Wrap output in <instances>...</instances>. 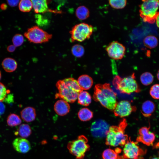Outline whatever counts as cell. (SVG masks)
Returning <instances> with one entry per match:
<instances>
[{
	"label": "cell",
	"instance_id": "cell-1",
	"mask_svg": "<svg viewBox=\"0 0 159 159\" xmlns=\"http://www.w3.org/2000/svg\"><path fill=\"white\" fill-rule=\"evenodd\" d=\"M56 86L58 92L56 94L55 98H59L71 103L77 100L79 94L83 90L77 81L71 77L58 81Z\"/></svg>",
	"mask_w": 159,
	"mask_h": 159
},
{
	"label": "cell",
	"instance_id": "cell-2",
	"mask_svg": "<svg viewBox=\"0 0 159 159\" xmlns=\"http://www.w3.org/2000/svg\"><path fill=\"white\" fill-rule=\"evenodd\" d=\"M117 94L111 89L110 84H98L94 88L93 100L111 111H113L117 102Z\"/></svg>",
	"mask_w": 159,
	"mask_h": 159
},
{
	"label": "cell",
	"instance_id": "cell-3",
	"mask_svg": "<svg viewBox=\"0 0 159 159\" xmlns=\"http://www.w3.org/2000/svg\"><path fill=\"white\" fill-rule=\"evenodd\" d=\"M127 125L126 120L123 118L118 125L110 126L106 137V145L114 147L123 146L129 138L125 132Z\"/></svg>",
	"mask_w": 159,
	"mask_h": 159
},
{
	"label": "cell",
	"instance_id": "cell-4",
	"mask_svg": "<svg viewBox=\"0 0 159 159\" xmlns=\"http://www.w3.org/2000/svg\"><path fill=\"white\" fill-rule=\"evenodd\" d=\"M112 84L121 93L130 94L133 92L138 93L140 89L135 80V74L122 78L118 75L116 76L112 81Z\"/></svg>",
	"mask_w": 159,
	"mask_h": 159
},
{
	"label": "cell",
	"instance_id": "cell-5",
	"mask_svg": "<svg viewBox=\"0 0 159 159\" xmlns=\"http://www.w3.org/2000/svg\"><path fill=\"white\" fill-rule=\"evenodd\" d=\"M140 6V15L144 21L150 24L155 22L158 13L159 0H143Z\"/></svg>",
	"mask_w": 159,
	"mask_h": 159
},
{
	"label": "cell",
	"instance_id": "cell-6",
	"mask_svg": "<svg viewBox=\"0 0 159 159\" xmlns=\"http://www.w3.org/2000/svg\"><path fill=\"white\" fill-rule=\"evenodd\" d=\"M88 140L83 135L79 136L75 140L69 142L67 147L69 153L77 159H83L85 154L90 148Z\"/></svg>",
	"mask_w": 159,
	"mask_h": 159
},
{
	"label": "cell",
	"instance_id": "cell-7",
	"mask_svg": "<svg viewBox=\"0 0 159 159\" xmlns=\"http://www.w3.org/2000/svg\"><path fill=\"white\" fill-rule=\"evenodd\" d=\"M94 31L92 26L85 23H81L73 26L70 31V41L82 42L89 39Z\"/></svg>",
	"mask_w": 159,
	"mask_h": 159
},
{
	"label": "cell",
	"instance_id": "cell-8",
	"mask_svg": "<svg viewBox=\"0 0 159 159\" xmlns=\"http://www.w3.org/2000/svg\"><path fill=\"white\" fill-rule=\"evenodd\" d=\"M24 36L30 42L41 44L48 42L52 37V35L35 26L28 29L24 33Z\"/></svg>",
	"mask_w": 159,
	"mask_h": 159
},
{
	"label": "cell",
	"instance_id": "cell-9",
	"mask_svg": "<svg viewBox=\"0 0 159 159\" xmlns=\"http://www.w3.org/2000/svg\"><path fill=\"white\" fill-rule=\"evenodd\" d=\"M138 142L131 140L129 138L123 146V159H139L146 153V150L140 148Z\"/></svg>",
	"mask_w": 159,
	"mask_h": 159
},
{
	"label": "cell",
	"instance_id": "cell-10",
	"mask_svg": "<svg viewBox=\"0 0 159 159\" xmlns=\"http://www.w3.org/2000/svg\"><path fill=\"white\" fill-rule=\"evenodd\" d=\"M110 126L105 120L102 119L96 120L92 124L90 128L92 136L97 139L106 137Z\"/></svg>",
	"mask_w": 159,
	"mask_h": 159
},
{
	"label": "cell",
	"instance_id": "cell-11",
	"mask_svg": "<svg viewBox=\"0 0 159 159\" xmlns=\"http://www.w3.org/2000/svg\"><path fill=\"white\" fill-rule=\"evenodd\" d=\"M106 50L108 56L115 60L121 59L125 52V47L117 41H114L106 47Z\"/></svg>",
	"mask_w": 159,
	"mask_h": 159
},
{
	"label": "cell",
	"instance_id": "cell-12",
	"mask_svg": "<svg viewBox=\"0 0 159 159\" xmlns=\"http://www.w3.org/2000/svg\"><path fill=\"white\" fill-rule=\"evenodd\" d=\"M136 110L135 106L131 105L130 102L122 100L117 102L113 111L115 116L124 117L129 115Z\"/></svg>",
	"mask_w": 159,
	"mask_h": 159
},
{
	"label": "cell",
	"instance_id": "cell-13",
	"mask_svg": "<svg viewBox=\"0 0 159 159\" xmlns=\"http://www.w3.org/2000/svg\"><path fill=\"white\" fill-rule=\"evenodd\" d=\"M148 127H143L140 128L136 141L141 142L148 146L152 145L155 139L154 133L150 131V125Z\"/></svg>",
	"mask_w": 159,
	"mask_h": 159
},
{
	"label": "cell",
	"instance_id": "cell-14",
	"mask_svg": "<svg viewBox=\"0 0 159 159\" xmlns=\"http://www.w3.org/2000/svg\"><path fill=\"white\" fill-rule=\"evenodd\" d=\"M33 4V8L34 12L37 14L44 13L47 12L61 13V11L54 10L49 8L48 1L46 0H31Z\"/></svg>",
	"mask_w": 159,
	"mask_h": 159
},
{
	"label": "cell",
	"instance_id": "cell-15",
	"mask_svg": "<svg viewBox=\"0 0 159 159\" xmlns=\"http://www.w3.org/2000/svg\"><path fill=\"white\" fill-rule=\"evenodd\" d=\"M12 145L16 151L20 153H26L31 149L29 141L25 138L21 137L15 139L12 142Z\"/></svg>",
	"mask_w": 159,
	"mask_h": 159
},
{
	"label": "cell",
	"instance_id": "cell-16",
	"mask_svg": "<svg viewBox=\"0 0 159 159\" xmlns=\"http://www.w3.org/2000/svg\"><path fill=\"white\" fill-rule=\"evenodd\" d=\"M54 109L58 115L63 116L68 114L70 111V106L68 102L63 100H58L54 105Z\"/></svg>",
	"mask_w": 159,
	"mask_h": 159
},
{
	"label": "cell",
	"instance_id": "cell-17",
	"mask_svg": "<svg viewBox=\"0 0 159 159\" xmlns=\"http://www.w3.org/2000/svg\"><path fill=\"white\" fill-rule=\"evenodd\" d=\"M20 115L22 119L28 122L34 120L36 116L35 109L31 107H27L23 109L20 112Z\"/></svg>",
	"mask_w": 159,
	"mask_h": 159
},
{
	"label": "cell",
	"instance_id": "cell-18",
	"mask_svg": "<svg viewBox=\"0 0 159 159\" xmlns=\"http://www.w3.org/2000/svg\"><path fill=\"white\" fill-rule=\"evenodd\" d=\"M77 81L80 86L83 90L89 89L93 84V81L92 78L86 74L80 76Z\"/></svg>",
	"mask_w": 159,
	"mask_h": 159
},
{
	"label": "cell",
	"instance_id": "cell-19",
	"mask_svg": "<svg viewBox=\"0 0 159 159\" xmlns=\"http://www.w3.org/2000/svg\"><path fill=\"white\" fill-rule=\"evenodd\" d=\"M155 108L154 103L152 101L147 100L143 104L141 112L145 117L150 116L153 112Z\"/></svg>",
	"mask_w": 159,
	"mask_h": 159
},
{
	"label": "cell",
	"instance_id": "cell-20",
	"mask_svg": "<svg viewBox=\"0 0 159 159\" xmlns=\"http://www.w3.org/2000/svg\"><path fill=\"white\" fill-rule=\"evenodd\" d=\"M2 66L6 72H11L14 71L16 69L17 64L14 59L8 57L3 60L2 63Z\"/></svg>",
	"mask_w": 159,
	"mask_h": 159
},
{
	"label": "cell",
	"instance_id": "cell-21",
	"mask_svg": "<svg viewBox=\"0 0 159 159\" xmlns=\"http://www.w3.org/2000/svg\"><path fill=\"white\" fill-rule=\"evenodd\" d=\"M32 132L31 129L29 125L23 124L19 126L15 134L16 135H19L21 138H25L29 137L31 135Z\"/></svg>",
	"mask_w": 159,
	"mask_h": 159
},
{
	"label": "cell",
	"instance_id": "cell-22",
	"mask_svg": "<svg viewBox=\"0 0 159 159\" xmlns=\"http://www.w3.org/2000/svg\"><path fill=\"white\" fill-rule=\"evenodd\" d=\"M78 102L80 105L87 106L91 103V97L87 92L82 91L79 94L78 97Z\"/></svg>",
	"mask_w": 159,
	"mask_h": 159
},
{
	"label": "cell",
	"instance_id": "cell-23",
	"mask_svg": "<svg viewBox=\"0 0 159 159\" xmlns=\"http://www.w3.org/2000/svg\"><path fill=\"white\" fill-rule=\"evenodd\" d=\"M120 151L119 148L115 150L110 148L106 149L102 153V158L103 159H121L118 155Z\"/></svg>",
	"mask_w": 159,
	"mask_h": 159
},
{
	"label": "cell",
	"instance_id": "cell-24",
	"mask_svg": "<svg viewBox=\"0 0 159 159\" xmlns=\"http://www.w3.org/2000/svg\"><path fill=\"white\" fill-rule=\"evenodd\" d=\"M77 115L79 119L84 122L90 120L93 117L92 112L87 108L80 109L78 112Z\"/></svg>",
	"mask_w": 159,
	"mask_h": 159
},
{
	"label": "cell",
	"instance_id": "cell-25",
	"mask_svg": "<svg viewBox=\"0 0 159 159\" xmlns=\"http://www.w3.org/2000/svg\"><path fill=\"white\" fill-rule=\"evenodd\" d=\"M75 14L77 17L81 20L87 19L90 15L88 9L84 6H81L77 8L75 11Z\"/></svg>",
	"mask_w": 159,
	"mask_h": 159
},
{
	"label": "cell",
	"instance_id": "cell-26",
	"mask_svg": "<svg viewBox=\"0 0 159 159\" xmlns=\"http://www.w3.org/2000/svg\"><path fill=\"white\" fill-rule=\"evenodd\" d=\"M144 44L147 47L150 49L155 48L158 45V41L157 38L153 35L146 37L143 40Z\"/></svg>",
	"mask_w": 159,
	"mask_h": 159
},
{
	"label": "cell",
	"instance_id": "cell-27",
	"mask_svg": "<svg viewBox=\"0 0 159 159\" xmlns=\"http://www.w3.org/2000/svg\"><path fill=\"white\" fill-rule=\"evenodd\" d=\"M7 122L9 126L14 127L20 125L21 122V120L18 115L12 113L7 117Z\"/></svg>",
	"mask_w": 159,
	"mask_h": 159
},
{
	"label": "cell",
	"instance_id": "cell-28",
	"mask_svg": "<svg viewBox=\"0 0 159 159\" xmlns=\"http://www.w3.org/2000/svg\"><path fill=\"white\" fill-rule=\"evenodd\" d=\"M19 10L23 12L30 11L33 8L32 1L30 0H21L20 1L19 4Z\"/></svg>",
	"mask_w": 159,
	"mask_h": 159
},
{
	"label": "cell",
	"instance_id": "cell-29",
	"mask_svg": "<svg viewBox=\"0 0 159 159\" xmlns=\"http://www.w3.org/2000/svg\"><path fill=\"white\" fill-rule=\"evenodd\" d=\"M154 80L153 75L150 72H145L143 73L140 77V80L141 83L145 86L151 84Z\"/></svg>",
	"mask_w": 159,
	"mask_h": 159
},
{
	"label": "cell",
	"instance_id": "cell-30",
	"mask_svg": "<svg viewBox=\"0 0 159 159\" xmlns=\"http://www.w3.org/2000/svg\"><path fill=\"white\" fill-rule=\"evenodd\" d=\"M71 51L72 54L75 57H80L84 54L85 49L82 45L76 44L72 46Z\"/></svg>",
	"mask_w": 159,
	"mask_h": 159
},
{
	"label": "cell",
	"instance_id": "cell-31",
	"mask_svg": "<svg viewBox=\"0 0 159 159\" xmlns=\"http://www.w3.org/2000/svg\"><path fill=\"white\" fill-rule=\"evenodd\" d=\"M109 4L113 8L116 9H122L126 5L127 1L125 0H109Z\"/></svg>",
	"mask_w": 159,
	"mask_h": 159
},
{
	"label": "cell",
	"instance_id": "cell-32",
	"mask_svg": "<svg viewBox=\"0 0 159 159\" xmlns=\"http://www.w3.org/2000/svg\"><path fill=\"white\" fill-rule=\"evenodd\" d=\"M23 36L20 34H16L14 35L12 39L13 45L16 47L21 46L24 42Z\"/></svg>",
	"mask_w": 159,
	"mask_h": 159
},
{
	"label": "cell",
	"instance_id": "cell-33",
	"mask_svg": "<svg viewBox=\"0 0 159 159\" xmlns=\"http://www.w3.org/2000/svg\"><path fill=\"white\" fill-rule=\"evenodd\" d=\"M150 94L154 99H159V84H156L153 85L150 89Z\"/></svg>",
	"mask_w": 159,
	"mask_h": 159
},
{
	"label": "cell",
	"instance_id": "cell-34",
	"mask_svg": "<svg viewBox=\"0 0 159 159\" xmlns=\"http://www.w3.org/2000/svg\"><path fill=\"white\" fill-rule=\"evenodd\" d=\"M7 93V90L5 86L3 84L0 82V101L2 102L5 99Z\"/></svg>",
	"mask_w": 159,
	"mask_h": 159
},
{
	"label": "cell",
	"instance_id": "cell-35",
	"mask_svg": "<svg viewBox=\"0 0 159 159\" xmlns=\"http://www.w3.org/2000/svg\"><path fill=\"white\" fill-rule=\"evenodd\" d=\"M19 0H7L8 4L11 6L14 7L16 6L19 4Z\"/></svg>",
	"mask_w": 159,
	"mask_h": 159
},
{
	"label": "cell",
	"instance_id": "cell-36",
	"mask_svg": "<svg viewBox=\"0 0 159 159\" xmlns=\"http://www.w3.org/2000/svg\"><path fill=\"white\" fill-rule=\"evenodd\" d=\"M5 107L4 105L1 101H0V116L4 112Z\"/></svg>",
	"mask_w": 159,
	"mask_h": 159
},
{
	"label": "cell",
	"instance_id": "cell-37",
	"mask_svg": "<svg viewBox=\"0 0 159 159\" xmlns=\"http://www.w3.org/2000/svg\"><path fill=\"white\" fill-rule=\"evenodd\" d=\"M16 47L14 45H9L7 48L8 52H12L15 50Z\"/></svg>",
	"mask_w": 159,
	"mask_h": 159
},
{
	"label": "cell",
	"instance_id": "cell-38",
	"mask_svg": "<svg viewBox=\"0 0 159 159\" xmlns=\"http://www.w3.org/2000/svg\"><path fill=\"white\" fill-rule=\"evenodd\" d=\"M1 9L3 10H5L7 9V6L5 3L2 4L0 6Z\"/></svg>",
	"mask_w": 159,
	"mask_h": 159
},
{
	"label": "cell",
	"instance_id": "cell-39",
	"mask_svg": "<svg viewBox=\"0 0 159 159\" xmlns=\"http://www.w3.org/2000/svg\"><path fill=\"white\" fill-rule=\"evenodd\" d=\"M155 21L157 27L159 28V12L156 16Z\"/></svg>",
	"mask_w": 159,
	"mask_h": 159
},
{
	"label": "cell",
	"instance_id": "cell-40",
	"mask_svg": "<svg viewBox=\"0 0 159 159\" xmlns=\"http://www.w3.org/2000/svg\"><path fill=\"white\" fill-rule=\"evenodd\" d=\"M150 159H159V157L154 156L150 158Z\"/></svg>",
	"mask_w": 159,
	"mask_h": 159
},
{
	"label": "cell",
	"instance_id": "cell-41",
	"mask_svg": "<svg viewBox=\"0 0 159 159\" xmlns=\"http://www.w3.org/2000/svg\"><path fill=\"white\" fill-rule=\"evenodd\" d=\"M157 76L158 79V80H159V70H158V72L157 73Z\"/></svg>",
	"mask_w": 159,
	"mask_h": 159
},
{
	"label": "cell",
	"instance_id": "cell-42",
	"mask_svg": "<svg viewBox=\"0 0 159 159\" xmlns=\"http://www.w3.org/2000/svg\"><path fill=\"white\" fill-rule=\"evenodd\" d=\"M1 72L0 71V80L1 79Z\"/></svg>",
	"mask_w": 159,
	"mask_h": 159
}]
</instances>
